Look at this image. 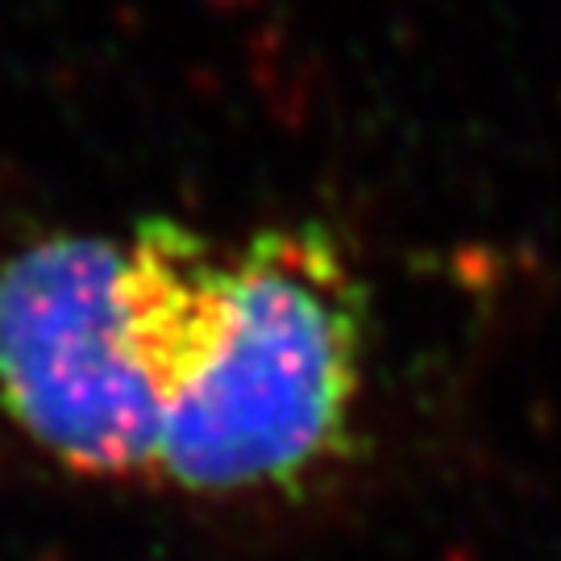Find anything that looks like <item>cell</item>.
<instances>
[{"label": "cell", "instance_id": "obj_1", "mask_svg": "<svg viewBox=\"0 0 561 561\" xmlns=\"http://www.w3.org/2000/svg\"><path fill=\"white\" fill-rule=\"evenodd\" d=\"M362 283L321 225L204 241L154 486L291 495L354 442Z\"/></svg>", "mask_w": 561, "mask_h": 561}, {"label": "cell", "instance_id": "obj_2", "mask_svg": "<svg viewBox=\"0 0 561 561\" xmlns=\"http://www.w3.org/2000/svg\"><path fill=\"white\" fill-rule=\"evenodd\" d=\"M159 421L146 229L0 250V437L76 479L150 482Z\"/></svg>", "mask_w": 561, "mask_h": 561}]
</instances>
